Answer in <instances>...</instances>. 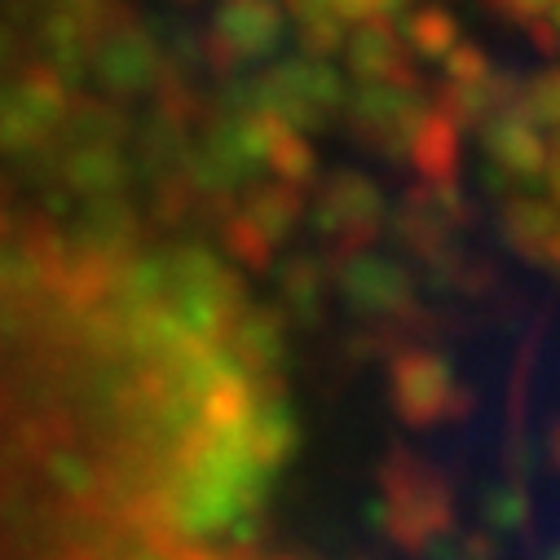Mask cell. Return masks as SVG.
Instances as JSON below:
<instances>
[{
  "mask_svg": "<svg viewBox=\"0 0 560 560\" xmlns=\"http://www.w3.org/2000/svg\"><path fill=\"white\" fill-rule=\"evenodd\" d=\"M551 182H556V195H560V164H556V173H551Z\"/></svg>",
  "mask_w": 560,
  "mask_h": 560,
  "instance_id": "1",
  "label": "cell"
}]
</instances>
